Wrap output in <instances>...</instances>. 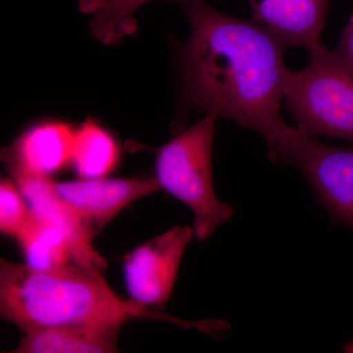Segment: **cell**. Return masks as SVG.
I'll use <instances>...</instances> for the list:
<instances>
[{
    "mask_svg": "<svg viewBox=\"0 0 353 353\" xmlns=\"http://www.w3.org/2000/svg\"><path fill=\"white\" fill-rule=\"evenodd\" d=\"M121 159V148L112 132L88 117L76 129L71 165L81 179L110 175Z\"/></svg>",
    "mask_w": 353,
    "mask_h": 353,
    "instance_id": "cell-12",
    "label": "cell"
},
{
    "mask_svg": "<svg viewBox=\"0 0 353 353\" xmlns=\"http://www.w3.org/2000/svg\"><path fill=\"white\" fill-rule=\"evenodd\" d=\"M345 350L347 352H353V343H348L345 345Z\"/></svg>",
    "mask_w": 353,
    "mask_h": 353,
    "instance_id": "cell-17",
    "label": "cell"
},
{
    "mask_svg": "<svg viewBox=\"0 0 353 353\" xmlns=\"http://www.w3.org/2000/svg\"><path fill=\"white\" fill-rule=\"evenodd\" d=\"M194 228L175 226L132 250L123 262L132 301L161 307L168 301Z\"/></svg>",
    "mask_w": 353,
    "mask_h": 353,
    "instance_id": "cell-6",
    "label": "cell"
},
{
    "mask_svg": "<svg viewBox=\"0 0 353 353\" xmlns=\"http://www.w3.org/2000/svg\"><path fill=\"white\" fill-rule=\"evenodd\" d=\"M32 212L19 188L14 181L1 179L0 182V231L17 239Z\"/></svg>",
    "mask_w": 353,
    "mask_h": 353,
    "instance_id": "cell-15",
    "label": "cell"
},
{
    "mask_svg": "<svg viewBox=\"0 0 353 353\" xmlns=\"http://www.w3.org/2000/svg\"><path fill=\"white\" fill-rule=\"evenodd\" d=\"M150 1L152 0H78V7L81 12L92 16V36L102 43L115 46L138 32L134 14Z\"/></svg>",
    "mask_w": 353,
    "mask_h": 353,
    "instance_id": "cell-14",
    "label": "cell"
},
{
    "mask_svg": "<svg viewBox=\"0 0 353 353\" xmlns=\"http://www.w3.org/2000/svg\"><path fill=\"white\" fill-rule=\"evenodd\" d=\"M301 71H290L284 103L296 128L310 136L353 141V58L340 48L310 51Z\"/></svg>",
    "mask_w": 353,
    "mask_h": 353,
    "instance_id": "cell-4",
    "label": "cell"
},
{
    "mask_svg": "<svg viewBox=\"0 0 353 353\" xmlns=\"http://www.w3.org/2000/svg\"><path fill=\"white\" fill-rule=\"evenodd\" d=\"M19 188L34 214L57 225L68 236L73 246L74 262L104 271L106 262L95 252L94 231L58 194L55 181L46 176H16Z\"/></svg>",
    "mask_w": 353,
    "mask_h": 353,
    "instance_id": "cell-9",
    "label": "cell"
},
{
    "mask_svg": "<svg viewBox=\"0 0 353 353\" xmlns=\"http://www.w3.org/2000/svg\"><path fill=\"white\" fill-rule=\"evenodd\" d=\"M94 267L67 264L34 270L27 264L0 261V314L28 332L63 326L123 325L145 306L124 301Z\"/></svg>",
    "mask_w": 353,
    "mask_h": 353,
    "instance_id": "cell-2",
    "label": "cell"
},
{
    "mask_svg": "<svg viewBox=\"0 0 353 353\" xmlns=\"http://www.w3.org/2000/svg\"><path fill=\"white\" fill-rule=\"evenodd\" d=\"M190 34L179 50L176 131L192 111L214 113L263 139L287 124L281 116L289 69L287 44L254 21L227 15L205 0H176Z\"/></svg>",
    "mask_w": 353,
    "mask_h": 353,
    "instance_id": "cell-1",
    "label": "cell"
},
{
    "mask_svg": "<svg viewBox=\"0 0 353 353\" xmlns=\"http://www.w3.org/2000/svg\"><path fill=\"white\" fill-rule=\"evenodd\" d=\"M339 48L353 58V15L350 17V22L343 32Z\"/></svg>",
    "mask_w": 353,
    "mask_h": 353,
    "instance_id": "cell-16",
    "label": "cell"
},
{
    "mask_svg": "<svg viewBox=\"0 0 353 353\" xmlns=\"http://www.w3.org/2000/svg\"><path fill=\"white\" fill-rule=\"evenodd\" d=\"M121 325L52 327L28 332L15 353L117 352Z\"/></svg>",
    "mask_w": 353,
    "mask_h": 353,
    "instance_id": "cell-11",
    "label": "cell"
},
{
    "mask_svg": "<svg viewBox=\"0 0 353 353\" xmlns=\"http://www.w3.org/2000/svg\"><path fill=\"white\" fill-rule=\"evenodd\" d=\"M76 129L64 121L34 123L1 152L10 176L50 178L71 165Z\"/></svg>",
    "mask_w": 353,
    "mask_h": 353,
    "instance_id": "cell-8",
    "label": "cell"
},
{
    "mask_svg": "<svg viewBox=\"0 0 353 353\" xmlns=\"http://www.w3.org/2000/svg\"><path fill=\"white\" fill-rule=\"evenodd\" d=\"M16 240L24 253L26 264L34 270H53L70 264V260L74 262L73 246L67 234L34 213Z\"/></svg>",
    "mask_w": 353,
    "mask_h": 353,
    "instance_id": "cell-13",
    "label": "cell"
},
{
    "mask_svg": "<svg viewBox=\"0 0 353 353\" xmlns=\"http://www.w3.org/2000/svg\"><path fill=\"white\" fill-rule=\"evenodd\" d=\"M265 143L272 162L303 172L333 222L353 229V148L325 145L288 124Z\"/></svg>",
    "mask_w": 353,
    "mask_h": 353,
    "instance_id": "cell-5",
    "label": "cell"
},
{
    "mask_svg": "<svg viewBox=\"0 0 353 353\" xmlns=\"http://www.w3.org/2000/svg\"><path fill=\"white\" fill-rule=\"evenodd\" d=\"M58 194L94 233L120 211L160 188L155 176L81 179L55 182Z\"/></svg>",
    "mask_w": 353,
    "mask_h": 353,
    "instance_id": "cell-7",
    "label": "cell"
},
{
    "mask_svg": "<svg viewBox=\"0 0 353 353\" xmlns=\"http://www.w3.org/2000/svg\"><path fill=\"white\" fill-rule=\"evenodd\" d=\"M217 118L214 113H206L155 150V178L161 189L189 206L194 216V236L201 241L210 238L234 214L213 189L211 157Z\"/></svg>",
    "mask_w": 353,
    "mask_h": 353,
    "instance_id": "cell-3",
    "label": "cell"
},
{
    "mask_svg": "<svg viewBox=\"0 0 353 353\" xmlns=\"http://www.w3.org/2000/svg\"><path fill=\"white\" fill-rule=\"evenodd\" d=\"M252 21L282 39L288 46L308 52L321 46L330 0H248Z\"/></svg>",
    "mask_w": 353,
    "mask_h": 353,
    "instance_id": "cell-10",
    "label": "cell"
}]
</instances>
